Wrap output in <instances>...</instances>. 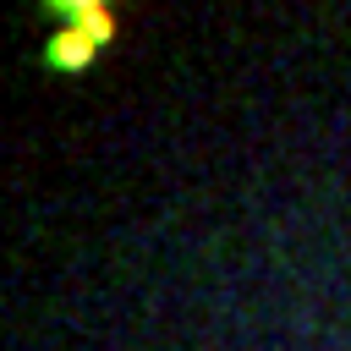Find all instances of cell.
Returning a JSON list of instances; mask_svg holds the SVG:
<instances>
[{
	"label": "cell",
	"instance_id": "obj_2",
	"mask_svg": "<svg viewBox=\"0 0 351 351\" xmlns=\"http://www.w3.org/2000/svg\"><path fill=\"white\" fill-rule=\"evenodd\" d=\"M66 11L77 16L71 27H82L93 44H110V38H115V16H110V5H99V0H77V5H66Z\"/></svg>",
	"mask_w": 351,
	"mask_h": 351
},
{
	"label": "cell",
	"instance_id": "obj_1",
	"mask_svg": "<svg viewBox=\"0 0 351 351\" xmlns=\"http://www.w3.org/2000/svg\"><path fill=\"white\" fill-rule=\"evenodd\" d=\"M93 49H99V44H93L82 27H71V22H66V27L55 33V44H49V60H55L60 71H82V66L93 60Z\"/></svg>",
	"mask_w": 351,
	"mask_h": 351
}]
</instances>
